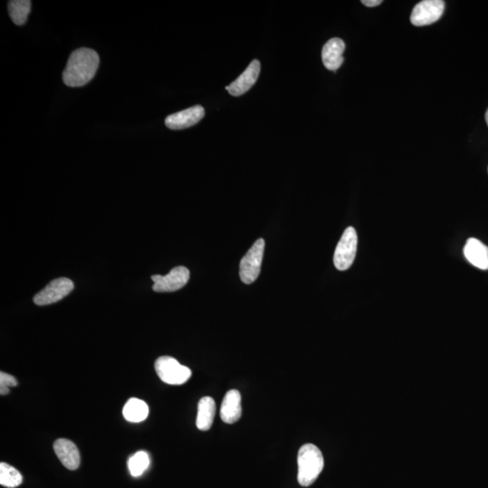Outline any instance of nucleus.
I'll return each instance as SVG.
<instances>
[{"instance_id": "nucleus-17", "label": "nucleus", "mask_w": 488, "mask_h": 488, "mask_svg": "<svg viewBox=\"0 0 488 488\" xmlns=\"http://www.w3.org/2000/svg\"><path fill=\"white\" fill-rule=\"evenodd\" d=\"M31 5L29 0H12L9 2V16L16 25L22 26L28 21Z\"/></svg>"}, {"instance_id": "nucleus-22", "label": "nucleus", "mask_w": 488, "mask_h": 488, "mask_svg": "<svg viewBox=\"0 0 488 488\" xmlns=\"http://www.w3.org/2000/svg\"><path fill=\"white\" fill-rule=\"evenodd\" d=\"M486 121H487V123L488 125V110H487V113H486Z\"/></svg>"}, {"instance_id": "nucleus-18", "label": "nucleus", "mask_w": 488, "mask_h": 488, "mask_svg": "<svg viewBox=\"0 0 488 488\" xmlns=\"http://www.w3.org/2000/svg\"><path fill=\"white\" fill-rule=\"evenodd\" d=\"M23 477L18 470L9 464H0V484L9 488H14L21 484Z\"/></svg>"}, {"instance_id": "nucleus-8", "label": "nucleus", "mask_w": 488, "mask_h": 488, "mask_svg": "<svg viewBox=\"0 0 488 488\" xmlns=\"http://www.w3.org/2000/svg\"><path fill=\"white\" fill-rule=\"evenodd\" d=\"M190 277V272L184 266H178L170 271L166 276L153 275L151 277L154 282L155 292H174L187 285Z\"/></svg>"}, {"instance_id": "nucleus-19", "label": "nucleus", "mask_w": 488, "mask_h": 488, "mask_svg": "<svg viewBox=\"0 0 488 488\" xmlns=\"http://www.w3.org/2000/svg\"><path fill=\"white\" fill-rule=\"evenodd\" d=\"M128 466H129L131 476L135 477L141 476L150 466L149 454L145 451L137 452L135 455L130 457Z\"/></svg>"}, {"instance_id": "nucleus-10", "label": "nucleus", "mask_w": 488, "mask_h": 488, "mask_svg": "<svg viewBox=\"0 0 488 488\" xmlns=\"http://www.w3.org/2000/svg\"><path fill=\"white\" fill-rule=\"evenodd\" d=\"M204 109L197 105L182 112L171 114L165 120L166 126L170 130H184L195 125L204 117Z\"/></svg>"}, {"instance_id": "nucleus-1", "label": "nucleus", "mask_w": 488, "mask_h": 488, "mask_svg": "<svg viewBox=\"0 0 488 488\" xmlns=\"http://www.w3.org/2000/svg\"><path fill=\"white\" fill-rule=\"evenodd\" d=\"M100 65V57L93 49L80 48L70 56L63 73V83L69 87H82L93 79Z\"/></svg>"}, {"instance_id": "nucleus-20", "label": "nucleus", "mask_w": 488, "mask_h": 488, "mask_svg": "<svg viewBox=\"0 0 488 488\" xmlns=\"http://www.w3.org/2000/svg\"><path fill=\"white\" fill-rule=\"evenodd\" d=\"M18 385V381L14 376L6 373H0V395H6L9 393L10 387Z\"/></svg>"}, {"instance_id": "nucleus-16", "label": "nucleus", "mask_w": 488, "mask_h": 488, "mask_svg": "<svg viewBox=\"0 0 488 488\" xmlns=\"http://www.w3.org/2000/svg\"><path fill=\"white\" fill-rule=\"evenodd\" d=\"M150 409L142 400L133 398L128 400L123 409V416L128 422H140L149 416Z\"/></svg>"}, {"instance_id": "nucleus-3", "label": "nucleus", "mask_w": 488, "mask_h": 488, "mask_svg": "<svg viewBox=\"0 0 488 488\" xmlns=\"http://www.w3.org/2000/svg\"><path fill=\"white\" fill-rule=\"evenodd\" d=\"M155 369L161 381L171 385H181L186 383L192 375L191 370L182 365L177 359L171 356H161L155 363Z\"/></svg>"}, {"instance_id": "nucleus-9", "label": "nucleus", "mask_w": 488, "mask_h": 488, "mask_svg": "<svg viewBox=\"0 0 488 488\" xmlns=\"http://www.w3.org/2000/svg\"><path fill=\"white\" fill-rule=\"evenodd\" d=\"M261 73V63L254 60L247 69L238 77L230 85L225 87L231 95L239 97L246 93L254 85Z\"/></svg>"}, {"instance_id": "nucleus-13", "label": "nucleus", "mask_w": 488, "mask_h": 488, "mask_svg": "<svg viewBox=\"0 0 488 488\" xmlns=\"http://www.w3.org/2000/svg\"><path fill=\"white\" fill-rule=\"evenodd\" d=\"M220 415L223 422L233 424L242 416V397L237 390H231L225 395L222 403Z\"/></svg>"}, {"instance_id": "nucleus-7", "label": "nucleus", "mask_w": 488, "mask_h": 488, "mask_svg": "<svg viewBox=\"0 0 488 488\" xmlns=\"http://www.w3.org/2000/svg\"><path fill=\"white\" fill-rule=\"evenodd\" d=\"M75 285L71 279L59 278L53 279L43 291L33 298V302L38 306H46L62 301L73 291Z\"/></svg>"}, {"instance_id": "nucleus-2", "label": "nucleus", "mask_w": 488, "mask_h": 488, "mask_svg": "<svg viewBox=\"0 0 488 488\" xmlns=\"http://www.w3.org/2000/svg\"><path fill=\"white\" fill-rule=\"evenodd\" d=\"M298 481L302 487L311 486L324 469V457L318 447L306 444L298 450Z\"/></svg>"}, {"instance_id": "nucleus-12", "label": "nucleus", "mask_w": 488, "mask_h": 488, "mask_svg": "<svg viewBox=\"0 0 488 488\" xmlns=\"http://www.w3.org/2000/svg\"><path fill=\"white\" fill-rule=\"evenodd\" d=\"M53 450L63 465L70 470L78 469L81 462L80 452L75 443L66 439L57 440Z\"/></svg>"}, {"instance_id": "nucleus-6", "label": "nucleus", "mask_w": 488, "mask_h": 488, "mask_svg": "<svg viewBox=\"0 0 488 488\" xmlns=\"http://www.w3.org/2000/svg\"><path fill=\"white\" fill-rule=\"evenodd\" d=\"M444 9L445 2L442 0H424L414 6L410 22L416 26L432 25L442 18Z\"/></svg>"}, {"instance_id": "nucleus-14", "label": "nucleus", "mask_w": 488, "mask_h": 488, "mask_svg": "<svg viewBox=\"0 0 488 488\" xmlns=\"http://www.w3.org/2000/svg\"><path fill=\"white\" fill-rule=\"evenodd\" d=\"M467 260L480 270H488V247L477 239L470 238L464 248Z\"/></svg>"}, {"instance_id": "nucleus-11", "label": "nucleus", "mask_w": 488, "mask_h": 488, "mask_svg": "<svg viewBox=\"0 0 488 488\" xmlns=\"http://www.w3.org/2000/svg\"><path fill=\"white\" fill-rule=\"evenodd\" d=\"M346 43L340 38H332L326 43L322 49V61L326 69L334 71L340 68L344 62Z\"/></svg>"}, {"instance_id": "nucleus-5", "label": "nucleus", "mask_w": 488, "mask_h": 488, "mask_svg": "<svg viewBox=\"0 0 488 488\" xmlns=\"http://www.w3.org/2000/svg\"><path fill=\"white\" fill-rule=\"evenodd\" d=\"M358 241L355 228L346 229L334 254V264L338 271H344L351 267L358 250Z\"/></svg>"}, {"instance_id": "nucleus-21", "label": "nucleus", "mask_w": 488, "mask_h": 488, "mask_svg": "<svg viewBox=\"0 0 488 488\" xmlns=\"http://www.w3.org/2000/svg\"><path fill=\"white\" fill-rule=\"evenodd\" d=\"M382 0H362V4L370 6V8L379 6L380 4H382Z\"/></svg>"}, {"instance_id": "nucleus-15", "label": "nucleus", "mask_w": 488, "mask_h": 488, "mask_svg": "<svg viewBox=\"0 0 488 488\" xmlns=\"http://www.w3.org/2000/svg\"><path fill=\"white\" fill-rule=\"evenodd\" d=\"M215 402L212 397H203L198 403L197 427L202 432H207L213 425L215 416Z\"/></svg>"}, {"instance_id": "nucleus-4", "label": "nucleus", "mask_w": 488, "mask_h": 488, "mask_svg": "<svg viewBox=\"0 0 488 488\" xmlns=\"http://www.w3.org/2000/svg\"><path fill=\"white\" fill-rule=\"evenodd\" d=\"M265 241L261 238L255 242L254 246L242 259L240 264V278L245 284H251L259 277L261 272L262 259L264 254Z\"/></svg>"}]
</instances>
